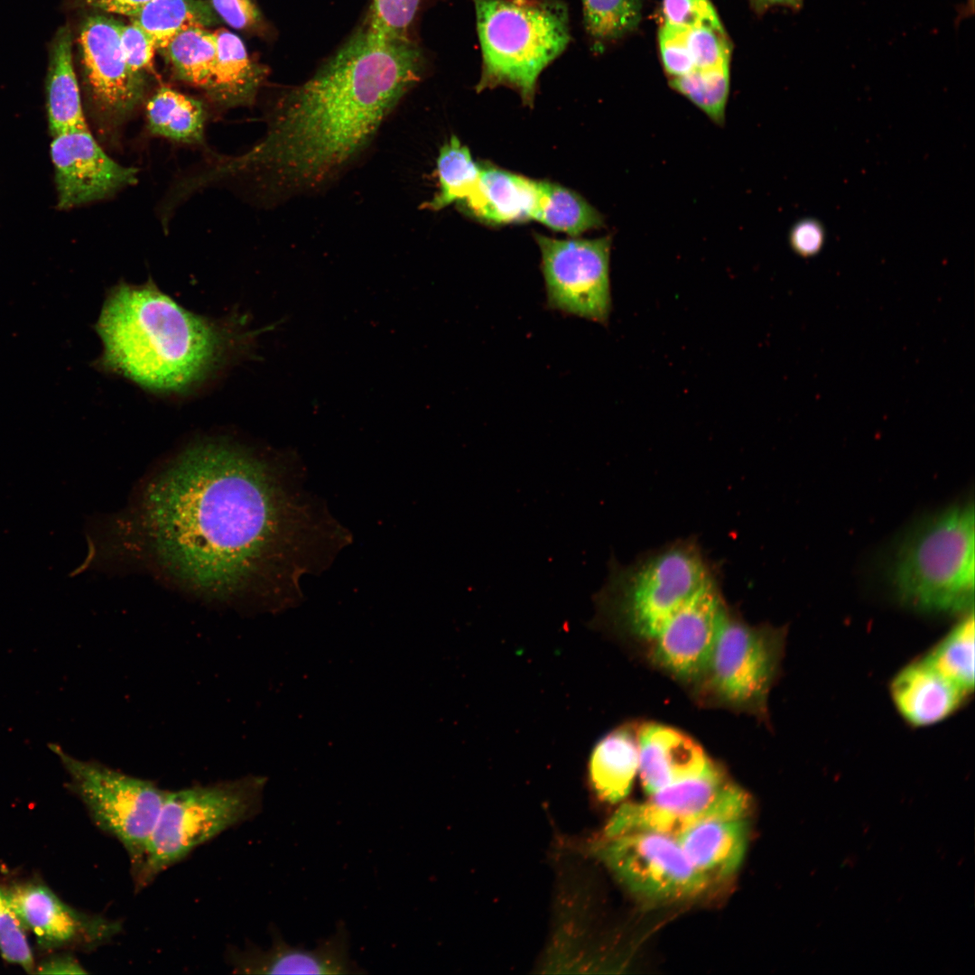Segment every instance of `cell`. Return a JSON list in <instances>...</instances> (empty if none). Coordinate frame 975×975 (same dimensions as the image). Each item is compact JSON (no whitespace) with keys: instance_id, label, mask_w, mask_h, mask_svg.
I'll return each instance as SVG.
<instances>
[{"instance_id":"1","label":"cell","mask_w":975,"mask_h":975,"mask_svg":"<svg viewBox=\"0 0 975 975\" xmlns=\"http://www.w3.org/2000/svg\"><path fill=\"white\" fill-rule=\"evenodd\" d=\"M274 462L225 437L189 443L151 471L121 513L90 523L85 564L124 563L204 599L258 596L287 606L332 533Z\"/></svg>"},{"instance_id":"2","label":"cell","mask_w":975,"mask_h":975,"mask_svg":"<svg viewBox=\"0 0 975 975\" xmlns=\"http://www.w3.org/2000/svg\"><path fill=\"white\" fill-rule=\"evenodd\" d=\"M426 66L418 38L386 35L364 19L308 79L281 95L261 140L202 181L245 177L273 199L325 186L369 145Z\"/></svg>"},{"instance_id":"3","label":"cell","mask_w":975,"mask_h":975,"mask_svg":"<svg viewBox=\"0 0 975 975\" xmlns=\"http://www.w3.org/2000/svg\"><path fill=\"white\" fill-rule=\"evenodd\" d=\"M95 329L103 345L96 366L160 394L190 390L252 341L250 332L183 308L153 282L114 286Z\"/></svg>"},{"instance_id":"4","label":"cell","mask_w":975,"mask_h":975,"mask_svg":"<svg viewBox=\"0 0 975 975\" xmlns=\"http://www.w3.org/2000/svg\"><path fill=\"white\" fill-rule=\"evenodd\" d=\"M608 568L606 582L594 598L598 617L651 641L677 610L721 578L692 535L649 550L627 564L611 557Z\"/></svg>"},{"instance_id":"5","label":"cell","mask_w":975,"mask_h":975,"mask_svg":"<svg viewBox=\"0 0 975 975\" xmlns=\"http://www.w3.org/2000/svg\"><path fill=\"white\" fill-rule=\"evenodd\" d=\"M481 51L478 92L514 89L533 106L540 74L568 47L571 35L562 0H473Z\"/></svg>"},{"instance_id":"6","label":"cell","mask_w":975,"mask_h":975,"mask_svg":"<svg viewBox=\"0 0 975 975\" xmlns=\"http://www.w3.org/2000/svg\"><path fill=\"white\" fill-rule=\"evenodd\" d=\"M889 579L896 597L915 609L956 613L972 608V503L951 506L913 526L897 547Z\"/></svg>"},{"instance_id":"7","label":"cell","mask_w":975,"mask_h":975,"mask_svg":"<svg viewBox=\"0 0 975 975\" xmlns=\"http://www.w3.org/2000/svg\"><path fill=\"white\" fill-rule=\"evenodd\" d=\"M267 779L248 775L235 780L168 791L143 860L132 872L135 888L224 831L262 810Z\"/></svg>"},{"instance_id":"8","label":"cell","mask_w":975,"mask_h":975,"mask_svg":"<svg viewBox=\"0 0 975 975\" xmlns=\"http://www.w3.org/2000/svg\"><path fill=\"white\" fill-rule=\"evenodd\" d=\"M51 748L95 823L125 848L134 872L143 860L168 791L102 763L79 760L59 746Z\"/></svg>"},{"instance_id":"9","label":"cell","mask_w":975,"mask_h":975,"mask_svg":"<svg viewBox=\"0 0 975 975\" xmlns=\"http://www.w3.org/2000/svg\"><path fill=\"white\" fill-rule=\"evenodd\" d=\"M644 802L627 803L608 822L604 835L651 831L678 837L717 816L746 815L749 797L715 766L707 773L665 786Z\"/></svg>"},{"instance_id":"10","label":"cell","mask_w":975,"mask_h":975,"mask_svg":"<svg viewBox=\"0 0 975 975\" xmlns=\"http://www.w3.org/2000/svg\"><path fill=\"white\" fill-rule=\"evenodd\" d=\"M119 22L90 11L79 20L72 44L83 88L93 117L102 129L124 123L140 104L144 75L127 64L119 35Z\"/></svg>"},{"instance_id":"11","label":"cell","mask_w":975,"mask_h":975,"mask_svg":"<svg viewBox=\"0 0 975 975\" xmlns=\"http://www.w3.org/2000/svg\"><path fill=\"white\" fill-rule=\"evenodd\" d=\"M597 852L630 892L645 899H687L710 883L673 836L651 831L604 835Z\"/></svg>"},{"instance_id":"12","label":"cell","mask_w":975,"mask_h":975,"mask_svg":"<svg viewBox=\"0 0 975 975\" xmlns=\"http://www.w3.org/2000/svg\"><path fill=\"white\" fill-rule=\"evenodd\" d=\"M551 309L606 323L611 309L612 239H556L535 234Z\"/></svg>"},{"instance_id":"13","label":"cell","mask_w":975,"mask_h":975,"mask_svg":"<svg viewBox=\"0 0 975 975\" xmlns=\"http://www.w3.org/2000/svg\"><path fill=\"white\" fill-rule=\"evenodd\" d=\"M782 649L779 630L749 626L729 611L706 672L713 690L733 706L765 708Z\"/></svg>"},{"instance_id":"14","label":"cell","mask_w":975,"mask_h":975,"mask_svg":"<svg viewBox=\"0 0 975 975\" xmlns=\"http://www.w3.org/2000/svg\"><path fill=\"white\" fill-rule=\"evenodd\" d=\"M50 147L59 209L104 200L137 181V170L107 154L88 125L51 135Z\"/></svg>"},{"instance_id":"15","label":"cell","mask_w":975,"mask_h":975,"mask_svg":"<svg viewBox=\"0 0 975 975\" xmlns=\"http://www.w3.org/2000/svg\"><path fill=\"white\" fill-rule=\"evenodd\" d=\"M720 580L703 588L677 610L652 641L656 662L679 677L691 679L708 670L729 611Z\"/></svg>"},{"instance_id":"16","label":"cell","mask_w":975,"mask_h":975,"mask_svg":"<svg viewBox=\"0 0 975 975\" xmlns=\"http://www.w3.org/2000/svg\"><path fill=\"white\" fill-rule=\"evenodd\" d=\"M5 896L24 927L43 946L94 947L110 941L122 930L116 920L73 910L41 884L15 886Z\"/></svg>"},{"instance_id":"17","label":"cell","mask_w":975,"mask_h":975,"mask_svg":"<svg viewBox=\"0 0 975 975\" xmlns=\"http://www.w3.org/2000/svg\"><path fill=\"white\" fill-rule=\"evenodd\" d=\"M271 945L262 949L250 945L231 954L237 972L246 974H365L367 971L351 958L350 933L339 920L333 933L319 939L313 948L292 945L281 931L270 927Z\"/></svg>"},{"instance_id":"18","label":"cell","mask_w":975,"mask_h":975,"mask_svg":"<svg viewBox=\"0 0 975 975\" xmlns=\"http://www.w3.org/2000/svg\"><path fill=\"white\" fill-rule=\"evenodd\" d=\"M642 786L651 794L672 784L700 776L715 765L692 738L673 728L647 723L636 735Z\"/></svg>"},{"instance_id":"19","label":"cell","mask_w":975,"mask_h":975,"mask_svg":"<svg viewBox=\"0 0 975 975\" xmlns=\"http://www.w3.org/2000/svg\"><path fill=\"white\" fill-rule=\"evenodd\" d=\"M889 692L897 711L915 727L943 720L969 695L924 658L899 671L890 683Z\"/></svg>"},{"instance_id":"20","label":"cell","mask_w":975,"mask_h":975,"mask_svg":"<svg viewBox=\"0 0 975 975\" xmlns=\"http://www.w3.org/2000/svg\"><path fill=\"white\" fill-rule=\"evenodd\" d=\"M745 816L712 817L676 837L692 864L710 882L730 877L741 866L749 833Z\"/></svg>"},{"instance_id":"21","label":"cell","mask_w":975,"mask_h":975,"mask_svg":"<svg viewBox=\"0 0 975 975\" xmlns=\"http://www.w3.org/2000/svg\"><path fill=\"white\" fill-rule=\"evenodd\" d=\"M539 190L540 181L485 165L475 190L460 205L486 224L520 223L534 219Z\"/></svg>"},{"instance_id":"22","label":"cell","mask_w":975,"mask_h":975,"mask_svg":"<svg viewBox=\"0 0 975 975\" xmlns=\"http://www.w3.org/2000/svg\"><path fill=\"white\" fill-rule=\"evenodd\" d=\"M45 97L51 136L87 125L79 82L76 72L70 26H60L48 49Z\"/></svg>"},{"instance_id":"23","label":"cell","mask_w":975,"mask_h":975,"mask_svg":"<svg viewBox=\"0 0 975 975\" xmlns=\"http://www.w3.org/2000/svg\"><path fill=\"white\" fill-rule=\"evenodd\" d=\"M637 771V741L629 728L611 730L593 747L588 763V776L593 792L600 800L614 803L625 799Z\"/></svg>"},{"instance_id":"24","label":"cell","mask_w":975,"mask_h":975,"mask_svg":"<svg viewBox=\"0 0 975 975\" xmlns=\"http://www.w3.org/2000/svg\"><path fill=\"white\" fill-rule=\"evenodd\" d=\"M215 34L217 60L209 95L226 106L252 104L266 79L267 68L249 56L237 34L225 29Z\"/></svg>"},{"instance_id":"25","label":"cell","mask_w":975,"mask_h":975,"mask_svg":"<svg viewBox=\"0 0 975 975\" xmlns=\"http://www.w3.org/2000/svg\"><path fill=\"white\" fill-rule=\"evenodd\" d=\"M151 133L182 143L203 139L206 112L203 104L168 87L159 88L146 105Z\"/></svg>"},{"instance_id":"26","label":"cell","mask_w":975,"mask_h":975,"mask_svg":"<svg viewBox=\"0 0 975 975\" xmlns=\"http://www.w3.org/2000/svg\"><path fill=\"white\" fill-rule=\"evenodd\" d=\"M215 14L205 0H152L130 18L162 51L182 30L217 23Z\"/></svg>"},{"instance_id":"27","label":"cell","mask_w":975,"mask_h":975,"mask_svg":"<svg viewBox=\"0 0 975 975\" xmlns=\"http://www.w3.org/2000/svg\"><path fill=\"white\" fill-rule=\"evenodd\" d=\"M534 219L572 237L602 228L605 224L603 215L580 195L545 181H540Z\"/></svg>"},{"instance_id":"28","label":"cell","mask_w":975,"mask_h":975,"mask_svg":"<svg viewBox=\"0 0 975 975\" xmlns=\"http://www.w3.org/2000/svg\"><path fill=\"white\" fill-rule=\"evenodd\" d=\"M481 166L474 161L469 148L452 135L441 147L436 160L439 190L422 208L440 210L452 203H460L475 190Z\"/></svg>"},{"instance_id":"29","label":"cell","mask_w":975,"mask_h":975,"mask_svg":"<svg viewBox=\"0 0 975 975\" xmlns=\"http://www.w3.org/2000/svg\"><path fill=\"white\" fill-rule=\"evenodd\" d=\"M162 51L180 79L208 92L217 60L215 32L203 26L186 28Z\"/></svg>"},{"instance_id":"30","label":"cell","mask_w":975,"mask_h":975,"mask_svg":"<svg viewBox=\"0 0 975 975\" xmlns=\"http://www.w3.org/2000/svg\"><path fill=\"white\" fill-rule=\"evenodd\" d=\"M590 50L604 52L634 32L642 19V0H580Z\"/></svg>"},{"instance_id":"31","label":"cell","mask_w":975,"mask_h":975,"mask_svg":"<svg viewBox=\"0 0 975 975\" xmlns=\"http://www.w3.org/2000/svg\"><path fill=\"white\" fill-rule=\"evenodd\" d=\"M923 658L965 692L971 693L974 688L973 610Z\"/></svg>"},{"instance_id":"32","label":"cell","mask_w":975,"mask_h":975,"mask_svg":"<svg viewBox=\"0 0 975 975\" xmlns=\"http://www.w3.org/2000/svg\"><path fill=\"white\" fill-rule=\"evenodd\" d=\"M729 65L694 69L669 79V86L701 109L712 123L722 126L729 96Z\"/></svg>"},{"instance_id":"33","label":"cell","mask_w":975,"mask_h":975,"mask_svg":"<svg viewBox=\"0 0 975 975\" xmlns=\"http://www.w3.org/2000/svg\"><path fill=\"white\" fill-rule=\"evenodd\" d=\"M439 0H371L365 20L374 29L399 38H417L422 14Z\"/></svg>"},{"instance_id":"34","label":"cell","mask_w":975,"mask_h":975,"mask_svg":"<svg viewBox=\"0 0 975 975\" xmlns=\"http://www.w3.org/2000/svg\"><path fill=\"white\" fill-rule=\"evenodd\" d=\"M685 39L695 69L730 64L732 44L722 23L689 28Z\"/></svg>"},{"instance_id":"35","label":"cell","mask_w":975,"mask_h":975,"mask_svg":"<svg viewBox=\"0 0 975 975\" xmlns=\"http://www.w3.org/2000/svg\"><path fill=\"white\" fill-rule=\"evenodd\" d=\"M23 928L5 896L0 906V953L5 961L32 972L34 961Z\"/></svg>"},{"instance_id":"36","label":"cell","mask_w":975,"mask_h":975,"mask_svg":"<svg viewBox=\"0 0 975 975\" xmlns=\"http://www.w3.org/2000/svg\"><path fill=\"white\" fill-rule=\"evenodd\" d=\"M686 30L664 24L658 29L661 61L669 79L686 75L695 69L686 43Z\"/></svg>"},{"instance_id":"37","label":"cell","mask_w":975,"mask_h":975,"mask_svg":"<svg viewBox=\"0 0 975 975\" xmlns=\"http://www.w3.org/2000/svg\"><path fill=\"white\" fill-rule=\"evenodd\" d=\"M662 24L689 29L721 22L710 0H663Z\"/></svg>"},{"instance_id":"38","label":"cell","mask_w":975,"mask_h":975,"mask_svg":"<svg viewBox=\"0 0 975 975\" xmlns=\"http://www.w3.org/2000/svg\"><path fill=\"white\" fill-rule=\"evenodd\" d=\"M119 35L122 50L129 67L137 73L153 71L154 54L157 50L149 36L135 23H120Z\"/></svg>"},{"instance_id":"39","label":"cell","mask_w":975,"mask_h":975,"mask_svg":"<svg viewBox=\"0 0 975 975\" xmlns=\"http://www.w3.org/2000/svg\"><path fill=\"white\" fill-rule=\"evenodd\" d=\"M211 6L226 23L238 30L261 31L262 14L253 0H210Z\"/></svg>"},{"instance_id":"40","label":"cell","mask_w":975,"mask_h":975,"mask_svg":"<svg viewBox=\"0 0 975 975\" xmlns=\"http://www.w3.org/2000/svg\"><path fill=\"white\" fill-rule=\"evenodd\" d=\"M824 232L822 226L812 219H803L792 228L789 242L793 250L802 256L817 254L822 247Z\"/></svg>"},{"instance_id":"41","label":"cell","mask_w":975,"mask_h":975,"mask_svg":"<svg viewBox=\"0 0 975 975\" xmlns=\"http://www.w3.org/2000/svg\"><path fill=\"white\" fill-rule=\"evenodd\" d=\"M152 0H67L68 7H81L104 14L132 17Z\"/></svg>"},{"instance_id":"42","label":"cell","mask_w":975,"mask_h":975,"mask_svg":"<svg viewBox=\"0 0 975 975\" xmlns=\"http://www.w3.org/2000/svg\"><path fill=\"white\" fill-rule=\"evenodd\" d=\"M41 973H85L80 965L71 957H58L49 960L40 967Z\"/></svg>"},{"instance_id":"43","label":"cell","mask_w":975,"mask_h":975,"mask_svg":"<svg viewBox=\"0 0 975 975\" xmlns=\"http://www.w3.org/2000/svg\"><path fill=\"white\" fill-rule=\"evenodd\" d=\"M748 3L751 9L761 15L775 6H784L798 11L803 7V0H748Z\"/></svg>"},{"instance_id":"44","label":"cell","mask_w":975,"mask_h":975,"mask_svg":"<svg viewBox=\"0 0 975 975\" xmlns=\"http://www.w3.org/2000/svg\"><path fill=\"white\" fill-rule=\"evenodd\" d=\"M4 899H5V895H4V894H2V893H0V906H1V905L3 904V902H4Z\"/></svg>"}]
</instances>
